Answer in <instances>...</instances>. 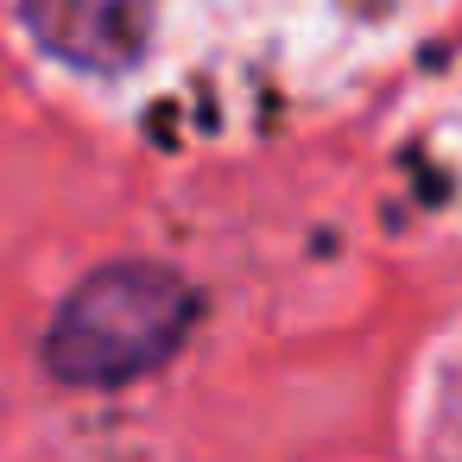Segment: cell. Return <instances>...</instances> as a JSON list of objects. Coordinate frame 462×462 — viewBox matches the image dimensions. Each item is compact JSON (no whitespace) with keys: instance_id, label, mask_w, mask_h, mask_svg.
Here are the masks:
<instances>
[{"instance_id":"1","label":"cell","mask_w":462,"mask_h":462,"mask_svg":"<svg viewBox=\"0 0 462 462\" xmlns=\"http://www.w3.org/2000/svg\"><path fill=\"white\" fill-rule=\"evenodd\" d=\"M197 323V291L152 260H115L89 273L51 317L45 367L77 386H121L159 367Z\"/></svg>"}]
</instances>
